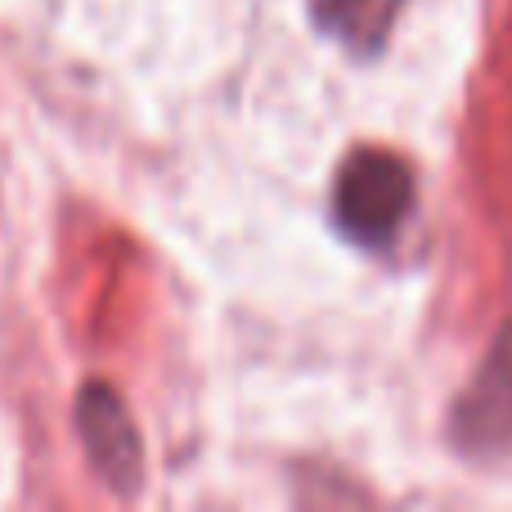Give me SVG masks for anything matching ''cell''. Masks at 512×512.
I'll return each instance as SVG.
<instances>
[{
	"label": "cell",
	"instance_id": "1",
	"mask_svg": "<svg viewBox=\"0 0 512 512\" xmlns=\"http://www.w3.org/2000/svg\"><path fill=\"white\" fill-rule=\"evenodd\" d=\"M414 207V171L387 149H355L333 180V221L360 248H387Z\"/></svg>",
	"mask_w": 512,
	"mask_h": 512
},
{
	"label": "cell",
	"instance_id": "2",
	"mask_svg": "<svg viewBox=\"0 0 512 512\" xmlns=\"http://www.w3.org/2000/svg\"><path fill=\"white\" fill-rule=\"evenodd\" d=\"M72 418H77L81 450H86L90 468L99 472V481L113 495H135L144 481V450L122 396L108 382H86L77 391V414Z\"/></svg>",
	"mask_w": 512,
	"mask_h": 512
},
{
	"label": "cell",
	"instance_id": "3",
	"mask_svg": "<svg viewBox=\"0 0 512 512\" xmlns=\"http://www.w3.org/2000/svg\"><path fill=\"white\" fill-rule=\"evenodd\" d=\"M454 441L468 454H495L512 445V324L499 333L472 387L459 396Z\"/></svg>",
	"mask_w": 512,
	"mask_h": 512
},
{
	"label": "cell",
	"instance_id": "4",
	"mask_svg": "<svg viewBox=\"0 0 512 512\" xmlns=\"http://www.w3.org/2000/svg\"><path fill=\"white\" fill-rule=\"evenodd\" d=\"M405 0H310V18L324 36L355 54H378L387 45Z\"/></svg>",
	"mask_w": 512,
	"mask_h": 512
}]
</instances>
